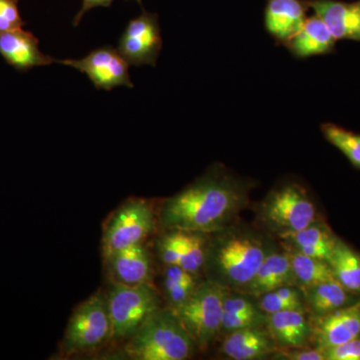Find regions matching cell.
<instances>
[{"label": "cell", "instance_id": "cell-23", "mask_svg": "<svg viewBox=\"0 0 360 360\" xmlns=\"http://www.w3.org/2000/svg\"><path fill=\"white\" fill-rule=\"evenodd\" d=\"M288 255L295 283L302 286L305 290L324 281L335 279L326 260L307 257L297 250Z\"/></svg>", "mask_w": 360, "mask_h": 360}, {"label": "cell", "instance_id": "cell-9", "mask_svg": "<svg viewBox=\"0 0 360 360\" xmlns=\"http://www.w3.org/2000/svg\"><path fill=\"white\" fill-rule=\"evenodd\" d=\"M60 65L84 73L96 89L106 91L118 86H134L129 75V63L110 45L99 47L79 59H60Z\"/></svg>", "mask_w": 360, "mask_h": 360}, {"label": "cell", "instance_id": "cell-32", "mask_svg": "<svg viewBox=\"0 0 360 360\" xmlns=\"http://www.w3.org/2000/svg\"><path fill=\"white\" fill-rule=\"evenodd\" d=\"M281 352V359L290 360H326L323 352L319 348L314 349H304L303 347L288 348Z\"/></svg>", "mask_w": 360, "mask_h": 360}, {"label": "cell", "instance_id": "cell-12", "mask_svg": "<svg viewBox=\"0 0 360 360\" xmlns=\"http://www.w3.org/2000/svg\"><path fill=\"white\" fill-rule=\"evenodd\" d=\"M0 56L21 72L58 61L40 51L39 39L23 28L0 32Z\"/></svg>", "mask_w": 360, "mask_h": 360}, {"label": "cell", "instance_id": "cell-17", "mask_svg": "<svg viewBox=\"0 0 360 360\" xmlns=\"http://www.w3.org/2000/svg\"><path fill=\"white\" fill-rule=\"evenodd\" d=\"M106 260L110 264L112 281L127 285L148 283L150 257L142 243L117 251Z\"/></svg>", "mask_w": 360, "mask_h": 360}, {"label": "cell", "instance_id": "cell-22", "mask_svg": "<svg viewBox=\"0 0 360 360\" xmlns=\"http://www.w3.org/2000/svg\"><path fill=\"white\" fill-rule=\"evenodd\" d=\"M349 292L336 279L324 281L307 290V300L315 316H321L354 303Z\"/></svg>", "mask_w": 360, "mask_h": 360}, {"label": "cell", "instance_id": "cell-19", "mask_svg": "<svg viewBox=\"0 0 360 360\" xmlns=\"http://www.w3.org/2000/svg\"><path fill=\"white\" fill-rule=\"evenodd\" d=\"M295 283L288 253H267L246 290L252 295L260 296L283 286Z\"/></svg>", "mask_w": 360, "mask_h": 360}, {"label": "cell", "instance_id": "cell-29", "mask_svg": "<svg viewBox=\"0 0 360 360\" xmlns=\"http://www.w3.org/2000/svg\"><path fill=\"white\" fill-rule=\"evenodd\" d=\"M25 25L18 9V0H0V32L20 30Z\"/></svg>", "mask_w": 360, "mask_h": 360}, {"label": "cell", "instance_id": "cell-13", "mask_svg": "<svg viewBox=\"0 0 360 360\" xmlns=\"http://www.w3.org/2000/svg\"><path fill=\"white\" fill-rule=\"evenodd\" d=\"M307 6L324 21L336 40L360 42V1L311 0Z\"/></svg>", "mask_w": 360, "mask_h": 360}, {"label": "cell", "instance_id": "cell-30", "mask_svg": "<svg viewBox=\"0 0 360 360\" xmlns=\"http://www.w3.org/2000/svg\"><path fill=\"white\" fill-rule=\"evenodd\" d=\"M158 253L165 265H179L180 231H170L158 243Z\"/></svg>", "mask_w": 360, "mask_h": 360}, {"label": "cell", "instance_id": "cell-6", "mask_svg": "<svg viewBox=\"0 0 360 360\" xmlns=\"http://www.w3.org/2000/svg\"><path fill=\"white\" fill-rule=\"evenodd\" d=\"M111 340V321L108 300L96 293L82 302L71 315L61 350L65 355L90 352Z\"/></svg>", "mask_w": 360, "mask_h": 360}, {"label": "cell", "instance_id": "cell-3", "mask_svg": "<svg viewBox=\"0 0 360 360\" xmlns=\"http://www.w3.org/2000/svg\"><path fill=\"white\" fill-rule=\"evenodd\" d=\"M264 243L245 232L222 236L206 250L208 281L224 288H246L266 257Z\"/></svg>", "mask_w": 360, "mask_h": 360}, {"label": "cell", "instance_id": "cell-7", "mask_svg": "<svg viewBox=\"0 0 360 360\" xmlns=\"http://www.w3.org/2000/svg\"><path fill=\"white\" fill-rule=\"evenodd\" d=\"M262 219L285 238L316 221V208L307 191L297 184L277 187L262 205Z\"/></svg>", "mask_w": 360, "mask_h": 360}, {"label": "cell", "instance_id": "cell-25", "mask_svg": "<svg viewBox=\"0 0 360 360\" xmlns=\"http://www.w3.org/2000/svg\"><path fill=\"white\" fill-rule=\"evenodd\" d=\"M201 232L180 231L179 266L195 276L205 264L206 241Z\"/></svg>", "mask_w": 360, "mask_h": 360}, {"label": "cell", "instance_id": "cell-14", "mask_svg": "<svg viewBox=\"0 0 360 360\" xmlns=\"http://www.w3.org/2000/svg\"><path fill=\"white\" fill-rule=\"evenodd\" d=\"M309 6L302 0H269L264 11V26L270 37L285 44L307 20Z\"/></svg>", "mask_w": 360, "mask_h": 360}, {"label": "cell", "instance_id": "cell-5", "mask_svg": "<svg viewBox=\"0 0 360 360\" xmlns=\"http://www.w3.org/2000/svg\"><path fill=\"white\" fill-rule=\"evenodd\" d=\"M111 340H129L146 319L160 309L158 293L148 283L127 285L111 281L108 295Z\"/></svg>", "mask_w": 360, "mask_h": 360}, {"label": "cell", "instance_id": "cell-34", "mask_svg": "<svg viewBox=\"0 0 360 360\" xmlns=\"http://www.w3.org/2000/svg\"><path fill=\"white\" fill-rule=\"evenodd\" d=\"M137 2H139V4H141V0H136Z\"/></svg>", "mask_w": 360, "mask_h": 360}, {"label": "cell", "instance_id": "cell-31", "mask_svg": "<svg viewBox=\"0 0 360 360\" xmlns=\"http://www.w3.org/2000/svg\"><path fill=\"white\" fill-rule=\"evenodd\" d=\"M322 352L326 360H360V336Z\"/></svg>", "mask_w": 360, "mask_h": 360}, {"label": "cell", "instance_id": "cell-26", "mask_svg": "<svg viewBox=\"0 0 360 360\" xmlns=\"http://www.w3.org/2000/svg\"><path fill=\"white\" fill-rule=\"evenodd\" d=\"M321 132L329 143L347 156L354 167L360 169V134L330 122L321 125Z\"/></svg>", "mask_w": 360, "mask_h": 360}, {"label": "cell", "instance_id": "cell-8", "mask_svg": "<svg viewBox=\"0 0 360 360\" xmlns=\"http://www.w3.org/2000/svg\"><path fill=\"white\" fill-rule=\"evenodd\" d=\"M155 227L153 207L143 200H129L113 212L103 238L105 259L117 251L141 245Z\"/></svg>", "mask_w": 360, "mask_h": 360}, {"label": "cell", "instance_id": "cell-18", "mask_svg": "<svg viewBox=\"0 0 360 360\" xmlns=\"http://www.w3.org/2000/svg\"><path fill=\"white\" fill-rule=\"evenodd\" d=\"M266 323L276 345L284 349L303 347L311 336V326L302 309L269 314Z\"/></svg>", "mask_w": 360, "mask_h": 360}, {"label": "cell", "instance_id": "cell-1", "mask_svg": "<svg viewBox=\"0 0 360 360\" xmlns=\"http://www.w3.org/2000/svg\"><path fill=\"white\" fill-rule=\"evenodd\" d=\"M245 200V184L215 167L168 198L161 207L160 222L168 231L207 233L231 221Z\"/></svg>", "mask_w": 360, "mask_h": 360}, {"label": "cell", "instance_id": "cell-21", "mask_svg": "<svg viewBox=\"0 0 360 360\" xmlns=\"http://www.w3.org/2000/svg\"><path fill=\"white\" fill-rule=\"evenodd\" d=\"M285 238L290 239L302 255L326 262L338 239L326 225L315 222L302 231L288 234Z\"/></svg>", "mask_w": 360, "mask_h": 360}, {"label": "cell", "instance_id": "cell-33", "mask_svg": "<svg viewBox=\"0 0 360 360\" xmlns=\"http://www.w3.org/2000/svg\"><path fill=\"white\" fill-rule=\"evenodd\" d=\"M113 0H82V6L79 9L75 20H73V26H77L84 18V14L89 13L92 8L98 6L108 7L112 4Z\"/></svg>", "mask_w": 360, "mask_h": 360}, {"label": "cell", "instance_id": "cell-20", "mask_svg": "<svg viewBox=\"0 0 360 360\" xmlns=\"http://www.w3.org/2000/svg\"><path fill=\"white\" fill-rule=\"evenodd\" d=\"M328 262L336 281L349 292L360 295V255L338 239Z\"/></svg>", "mask_w": 360, "mask_h": 360}, {"label": "cell", "instance_id": "cell-16", "mask_svg": "<svg viewBox=\"0 0 360 360\" xmlns=\"http://www.w3.org/2000/svg\"><path fill=\"white\" fill-rule=\"evenodd\" d=\"M221 350L231 359H257L276 352V343L269 330L260 326H250L231 331Z\"/></svg>", "mask_w": 360, "mask_h": 360}, {"label": "cell", "instance_id": "cell-10", "mask_svg": "<svg viewBox=\"0 0 360 360\" xmlns=\"http://www.w3.org/2000/svg\"><path fill=\"white\" fill-rule=\"evenodd\" d=\"M161 49L162 37L158 16L143 11L123 30L117 51L129 65L155 66Z\"/></svg>", "mask_w": 360, "mask_h": 360}, {"label": "cell", "instance_id": "cell-28", "mask_svg": "<svg viewBox=\"0 0 360 360\" xmlns=\"http://www.w3.org/2000/svg\"><path fill=\"white\" fill-rule=\"evenodd\" d=\"M267 321L262 314L259 307L243 312H226L224 311L222 319V330L233 331L238 329L250 328V326H262Z\"/></svg>", "mask_w": 360, "mask_h": 360}, {"label": "cell", "instance_id": "cell-2", "mask_svg": "<svg viewBox=\"0 0 360 360\" xmlns=\"http://www.w3.org/2000/svg\"><path fill=\"white\" fill-rule=\"evenodd\" d=\"M195 347L174 310L158 309L130 336L124 352L134 360H184Z\"/></svg>", "mask_w": 360, "mask_h": 360}, {"label": "cell", "instance_id": "cell-4", "mask_svg": "<svg viewBox=\"0 0 360 360\" xmlns=\"http://www.w3.org/2000/svg\"><path fill=\"white\" fill-rule=\"evenodd\" d=\"M226 288L212 281L196 286L188 300L172 309L193 338L196 347L205 349L222 330Z\"/></svg>", "mask_w": 360, "mask_h": 360}, {"label": "cell", "instance_id": "cell-27", "mask_svg": "<svg viewBox=\"0 0 360 360\" xmlns=\"http://www.w3.org/2000/svg\"><path fill=\"white\" fill-rule=\"evenodd\" d=\"M258 307L267 315L284 310L302 309V295L292 286H283L260 295Z\"/></svg>", "mask_w": 360, "mask_h": 360}, {"label": "cell", "instance_id": "cell-15", "mask_svg": "<svg viewBox=\"0 0 360 360\" xmlns=\"http://www.w3.org/2000/svg\"><path fill=\"white\" fill-rule=\"evenodd\" d=\"M336 40L328 25L314 14L307 18L300 30L284 46L297 59L324 56L335 51Z\"/></svg>", "mask_w": 360, "mask_h": 360}, {"label": "cell", "instance_id": "cell-24", "mask_svg": "<svg viewBox=\"0 0 360 360\" xmlns=\"http://www.w3.org/2000/svg\"><path fill=\"white\" fill-rule=\"evenodd\" d=\"M198 284L194 279V274L186 271L179 265H167L163 276V288L170 309L179 307L191 297Z\"/></svg>", "mask_w": 360, "mask_h": 360}, {"label": "cell", "instance_id": "cell-11", "mask_svg": "<svg viewBox=\"0 0 360 360\" xmlns=\"http://www.w3.org/2000/svg\"><path fill=\"white\" fill-rule=\"evenodd\" d=\"M311 336L315 347L324 350L360 336V298L356 302L321 316H315Z\"/></svg>", "mask_w": 360, "mask_h": 360}]
</instances>
